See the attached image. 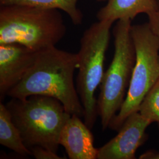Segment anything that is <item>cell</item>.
<instances>
[{
	"label": "cell",
	"mask_w": 159,
	"mask_h": 159,
	"mask_svg": "<svg viewBox=\"0 0 159 159\" xmlns=\"http://www.w3.org/2000/svg\"><path fill=\"white\" fill-rule=\"evenodd\" d=\"M144 118L159 127V79L143 100L139 111Z\"/></svg>",
	"instance_id": "cell-13"
},
{
	"label": "cell",
	"mask_w": 159,
	"mask_h": 159,
	"mask_svg": "<svg viewBox=\"0 0 159 159\" xmlns=\"http://www.w3.org/2000/svg\"><path fill=\"white\" fill-rule=\"evenodd\" d=\"M140 159H159V151L156 150H150L141 154Z\"/></svg>",
	"instance_id": "cell-16"
},
{
	"label": "cell",
	"mask_w": 159,
	"mask_h": 159,
	"mask_svg": "<svg viewBox=\"0 0 159 159\" xmlns=\"http://www.w3.org/2000/svg\"><path fill=\"white\" fill-rule=\"evenodd\" d=\"M0 144L21 156H32L13 123L10 111L2 103L0 104Z\"/></svg>",
	"instance_id": "cell-11"
},
{
	"label": "cell",
	"mask_w": 159,
	"mask_h": 159,
	"mask_svg": "<svg viewBox=\"0 0 159 159\" xmlns=\"http://www.w3.org/2000/svg\"><path fill=\"white\" fill-rule=\"evenodd\" d=\"M136 61L125 100L108 127L119 130L131 114L139 111L143 100L159 79V39L148 23L131 25Z\"/></svg>",
	"instance_id": "cell-6"
},
{
	"label": "cell",
	"mask_w": 159,
	"mask_h": 159,
	"mask_svg": "<svg viewBox=\"0 0 159 159\" xmlns=\"http://www.w3.org/2000/svg\"><path fill=\"white\" fill-rule=\"evenodd\" d=\"M38 51L25 46L10 43L0 44V95L7 96L33 66Z\"/></svg>",
	"instance_id": "cell-8"
},
{
	"label": "cell",
	"mask_w": 159,
	"mask_h": 159,
	"mask_svg": "<svg viewBox=\"0 0 159 159\" xmlns=\"http://www.w3.org/2000/svg\"><path fill=\"white\" fill-rule=\"evenodd\" d=\"M66 33L59 10L1 6L0 44L17 43L40 51L56 46Z\"/></svg>",
	"instance_id": "cell-2"
},
{
	"label": "cell",
	"mask_w": 159,
	"mask_h": 159,
	"mask_svg": "<svg viewBox=\"0 0 159 159\" xmlns=\"http://www.w3.org/2000/svg\"><path fill=\"white\" fill-rule=\"evenodd\" d=\"M78 68L77 53L56 46L38 51L33 66L7 96L19 99L33 95L52 97L63 104L68 113L84 117V110L74 84V73Z\"/></svg>",
	"instance_id": "cell-1"
},
{
	"label": "cell",
	"mask_w": 159,
	"mask_h": 159,
	"mask_svg": "<svg viewBox=\"0 0 159 159\" xmlns=\"http://www.w3.org/2000/svg\"><path fill=\"white\" fill-rule=\"evenodd\" d=\"M157 1V8L156 11L151 17H148V24L150 29L159 39V0Z\"/></svg>",
	"instance_id": "cell-15"
},
{
	"label": "cell",
	"mask_w": 159,
	"mask_h": 159,
	"mask_svg": "<svg viewBox=\"0 0 159 159\" xmlns=\"http://www.w3.org/2000/svg\"><path fill=\"white\" fill-rule=\"evenodd\" d=\"M81 117L71 116L61 130L60 145L66 150L70 159H97L98 148L94 146V137Z\"/></svg>",
	"instance_id": "cell-9"
},
{
	"label": "cell",
	"mask_w": 159,
	"mask_h": 159,
	"mask_svg": "<svg viewBox=\"0 0 159 159\" xmlns=\"http://www.w3.org/2000/svg\"><path fill=\"white\" fill-rule=\"evenodd\" d=\"M152 123L139 111L131 114L119 133L98 148L97 159H134L137 150L148 139L146 131Z\"/></svg>",
	"instance_id": "cell-7"
},
{
	"label": "cell",
	"mask_w": 159,
	"mask_h": 159,
	"mask_svg": "<svg viewBox=\"0 0 159 159\" xmlns=\"http://www.w3.org/2000/svg\"><path fill=\"white\" fill-rule=\"evenodd\" d=\"M32 156L36 159H61V157L57 153H55L49 149L41 146H34L30 149Z\"/></svg>",
	"instance_id": "cell-14"
},
{
	"label": "cell",
	"mask_w": 159,
	"mask_h": 159,
	"mask_svg": "<svg viewBox=\"0 0 159 159\" xmlns=\"http://www.w3.org/2000/svg\"><path fill=\"white\" fill-rule=\"evenodd\" d=\"M131 20L117 21L114 27V52L104 72L97 100L98 116L103 130L118 113L125 100L136 61V52L131 35Z\"/></svg>",
	"instance_id": "cell-4"
},
{
	"label": "cell",
	"mask_w": 159,
	"mask_h": 159,
	"mask_svg": "<svg viewBox=\"0 0 159 159\" xmlns=\"http://www.w3.org/2000/svg\"><path fill=\"white\" fill-rule=\"evenodd\" d=\"M79 0H0L1 6H30L43 8L57 9L65 12L75 25H81L83 14L77 7Z\"/></svg>",
	"instance_id": "cell-12"
},
{
	"label": "cell",
	"mask_w": 159,
	"mask_h": 159,
	"mask_svg": "<svg viewBox=\"0 0 159 159\" xmlns=\"http://www.w3.org/2000/svg\"><path fill=\"white\" fill-rule=\"evenodd\" d=\"M105 6L98 11V21L115 22L121 19L133 20L140 14L151 17L156 11L157 0H107Z\"/></svg>",
	"instance_id": "cell-10"
},
{
	"label": "cell",
	"mask_w": 159,
	"mask_h": 159,
	"mask_svg": "<svg viewBox=\"0 0 159 159\" xmlns=\"http://www.w3.org/2000/svg\"><path fill=\"white\" fill-rule=\"evenodd\" d=\"M6 106L27 148L38 146L57 153L60 133L71 116L61 102L52 97L33 95L11 98Z\"/></svg>",
	"instance_id": "cell-3"
},
{
	"label": "cell",
	"mask_w": 159,
	"mask_h": 159,
	"mask_svg": "<svg viewBox=\"0 0 159 159\" xmlns=\"http://www.w3.org/2000/svg\"><path fill=\"white\" fill-rule=\"evenodd\" d=\"M96 1L98 2H104V1H107V0H95Z\"/></svg>",
	"instance_id": "cell-17"
},
{
	"label": "cell",
	"mask_w": 159,
	"mask_h": 159,
	"mask_svg": "<svg viewBox=\"0 0 159 159\" xmlns=\"http://www.w3.org/2000/svg\"><path fill=\"white\" fill-rule=\"evenodd\" d=\"M113 21L102 20L93 23L80 40L76 89L84 110L85 125L92 129L98 116L95 91L104 73V63L108 48Z\"/></svg>",
	"instance_id": "cell-5"
}]
</instances>
